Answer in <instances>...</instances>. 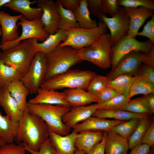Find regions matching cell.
Returning <instances> with one entry per match:
<instances>
[{"label": "cell", "instance_id": "7a4b0ae2", "mask_svg": "<svg viewBox=\"0 0 154 154\" xmlns=\"http://www.w3.org/2000/svg\"><path fill=\"white\" fill-rule=\"evenodd\" d=\"M96 75L95 72L90 70L70 69L45 80L40 88L48 90L68 88L86 90Z\"/></svg>", "mask_w": 154, "mask_h": 154}, {"label": "cell", "instance_id": "ab89813d", "mask_svg": "<svg viewBox=\"0 0 154 154\" xmlns=\"http://www.w3.org/2000/svg\"><path fill=\"white\" fill-rule=\"evenodd\" d=\"M21 144L24 147L26 151L31 154H57L49 138L42 145L38 151L31 150L24 143H22Z\"/></svg>", "mask_w": 154, "mask_h": 154}, {"label": "cell", "instance_id": "e575fe53", "mask_svg": "<svg viewBox=\"0 0 154 154\" xmlns=\"http://www.w3.org/2000/svg\"><path fill=\"white\" fill-rule=\"evenodd\" d=\"M150 124L148 117L141 119L137 126L128 139L129 149H131L140 143L147 130Z\"/></svg>", "mask_w": 154, "mask_h": 154}, {"label": "cell", "instance_id": "f35d334b", "mask_svg": "<svg viewBox=\"0 0 154 154\" xmlns=\"http://www.w3.org/2000/svg\"><path fill=\"white\" fill-rule=\"evenodd\" d=\"M119 6L123 7L137 8L143 7L154 10V1L153 0H117Z\"/></svg>", "mask_w": 154, "mask_h": 154}, {"label": "cell", "instance_id": "d6a6232c", "mask_svg": "<svg viewBox=\"0 0 154 154\" xmlns=\"http://www.w3.org/2000/svg\"><path fill=\"white\" fill-rule=\"evenodd\" d=\"M130 88L128 97L130 99L133 96L139 94L144 95L154 93V85L138 75Z\"/></svg>", "mask_w": 154, "mask_h": 154}, {"label": "cell", "instance_id": "1f68e13d", "mask_svg": "<svg viewBox=\"0 0 154 154\" xmlns=\"http://www.w3.org/2000/svg\"><path fill=\"white\" fill-rule=\"evenodd\" d=\"M23 75L5 64L0 59V90L7 89L10 83L15 80H21Z\"/></svg>", "mask_w": 154, "mask_h": 154}, {"label": "cell", "instance_id": "f546056e", "mask_svg": "<svg viewBox=\"0 0 154 154\" xmlns=\"http://www.w3.org/2000/svg\"><path fill=\"white\" fill-rule=\"evenodd\" d=\"M136 78L135 75L132 76L129 74L121 75L113 80H109L107 86L113 88L119 94L128 97L130 88Z\"/></svg>", "mask_w": 154, "mask_h": 154}, {"label": "cell", "instance_id": "7402d4cb", "mask_svg": "<svg viewBox=\"0 0 154 154\" xmlns=\"http://www.w3.org/2000/svg\"><path fill=\"white\" fill-rule=\"evenodd\" d=\"M129 149L127 139L111 130L106 131L105 154H123Z\"/></svg>", "mask_w": 154, "mask_h": 154}, {"label": "cell", "instance_id": "5bb4252c", "mask_svg": "<svg viewBox=\"0 0 154 154\" xmlns=\"http://www.w3.org/2000/svg\"><path fill=\"white\" fill-rule=\"evenodd\" d=\"M123 7L125 14L129 19L127 36L135 38L139 29L145 20L153 15L154 10L143 7L136 8Z\"/></svg>", "mask_w": 154, "mask_h": 154}, {"label": "cell", "instance_id": "4fadbf2b", "mask_svg": "<svg viewBox=\"0 0 154 154\" xmlns=\"http://www.w3.org/2000/svg\"><path fill=\"white\" fill-rule=\"evenodd\" d=\"M139 52H131L123 57L118 62L114 70L108 75L109 80H113L123 74L135 76L141 64Z\"/></svg>", "mask_w": 154, "mask_h": 154}, {"label": "cell", "instance_id": "ffe728a7", "mask_svg": "<svg viewBox=\"0 0 154 154\" xmlns=\"http://www.w3.org/2000/svg\"><path fill=\"white\" fill-rule=\"evenodd\" d=\"M37 95L30 99L28 102L32 104H44L52 105H60L70 107L65 99L64 92L55 90H48L40 88Z\"/></svg>", "mask_w": 154, "mask_h": 154}, {"label": "cell", "instance_id": "e0dca14e", "mask_svg": "<svg viewBox=\"0 0 154 154\" xmlns=\"http://www.w3.org/2000/svg\"><path fill=\"white\" fill-rule=\"evenodd\" d=\"M23 16L22 14L13 16L3 10L0 12V25L2 34L1 42L13 41L19 37L18 31L17 21Z\"/></svg>", "mask_w": 154, "mask_h": 154}, {"label": "cell", "instance_id": "277c9868", "mask_svg": "<svg viewBox=\"0 0 154 154\" xmlns=\"http://www.w3.org/2000/svg\"><path fill=\"white\" fill-rule=\"evenodd\" d=\"M45 55L47 69L44 81L67 71L83 61L78 54V50L68 46H58L53 51Z\"/></svg>", "mask_w": 154, "mask_h": 154}, {"label": "cell", "instance_id": "836d02e7", "mask_svg": "<svg viewBox=\"0 0 154 154\" xmlns=\"http://www.w3.org/2000/svg\"><path fill=\"white\" fill-rule=\"evenodd\" d=\"M141 119L135 118L123 121L112 127L111 131L128 139L137 126Z\"/></svg>", "mask_w": 154, "mask_h": 154}, {"label": "cell", "instance_id": "3957f363", "mask_svg": "<svg viewBox=\"0 0 154 154\" xmlns=\"http://www.w3.org/2000/svg\"><path fill=\"white\" fill-rule=\"evenodd\" d=\"M27 108L29 112L38 116L45 122L50 131L62 135L69 134L71 128L64 123L62 117L70 110V107L28 102Z\"/></svg>", "mask_w": 154, "mask_h": 154}, {"label": "cell", "instance_id": "6f0895ef", "mask_svg": "<svg viewBox=\"0 0 154 154\" xmlns=\"http://www.w3.org/2000/svg\"><path fill=\"white\" fill-rule=\"evenodd\" d=\"M148 154H154L153 149H150V151Z\"/></svg>", "mask_w": 154, "mask_h": 154}, {"label": "cell", "instance_id": "9f6ffc18", "mask_svg": "<svg viewBox=\"0 0 154 154\" xmlns=\"http://www.w3.org/2000/svg\"><path fill=\"white\" fill-rule=\"evenodd\" d=\"M74 154H86V153L83 151L76 149Z\"/></svg>", "mask_w": 154, "mask_h": 154}, {"label": "cell", "instance_id": "681fc988", "mask_svg": "<svg viewBox=\"0 0 154 154\" xmlns=\"http://www.w3.org/2000/svg\"><path fill=\"white\" fill-rule=\"evenodd\" d=\"M58 1L64 8L73 12L79 6L80 0H58Z\"/></svg>", "mask_w": 154, "mask_h": 154}, {"label": "cell", "instance_id": "db71d44e", "mask_svg": "<svg viewBox=\"0 0 154 154\" xmlns=\"http://www.w3.org/2000/svg\"><path fill=\"white\" fill-rule=\"evenodd\" d=\"M7 143V142L6 140L0 136V148Z\"/></svg>", "mask_w": 154, "mask_h": 154}, {"label": "cell", "instance_id": "484cf974", "mask_svg": "<svg viewBox=\"0 0 154 154\" xmlns=\"http://www.w3.org/2000/svg\"><path fill=\"white\" fill-rule=\"evenodd\" d=\"M67 33L66 30L58 29L54 34H50L44 41L38 42L36 38L33 39L37 51L42 52L45 54L53 51L61 41L66 39Z\"/></svg>", "mask_w": 154, "mask_h": 154}, {"label": "cell", "instance_id": "cb8c5ba5", "mask_svg": "<svg viewBox=\"0 0 154 154\" xmlns=\"http://www.w3.org/2000/svg\"><path fill=\"white\" fill-rule=\"evenodd\" d=\"M7 89L16 101L19 109L23 112L27 111V98L30 92L23 82L20 79L14 80L9 84Z\"/></svg>", "mask_w": 154, "mask_h": 154}, {"label": "cell", "instance_id": "6da1fadb", "mask_svg": "<svg viewBox=\"0 0 154 154\" xmlns=\"http://www.w3.org/2000/svg\"><path fill=\"white\" fill-rule=\"evenodd\" d=\"M19 122L17 141H22L31 150L38 151L49 138L50 131L47 124L41 118L28 110L23 112Z\"/></svg>", "mask_w": 154, "mask_h": 154}, {"label": "cell", "instance_id": "f907efd6", "mask_svg": "<svg viewBox=\"0 0 154 154\" xmlns=\"http://www.w3.org/2000/svg\"><path fill=\"white\" fill-rule=\"evenodd\" d=\"M106 134V131H104L102 140L95 145L88 153L86 154H105L104 147Z\"/></svg>", "mask_w": 154, "mask_h": 154}, {"label": "cell", "instance_id": "8fae6325", "mask_svg": "<svg viewBox=\"0 0 154 154\" xmlns=\"http://www.w3.org/2000/svg\"><path fill=\"white\" fill-rule=\"evenodd\" d=\"M102 21L105 23L110 30L112 47L115 45L122 37L127 36L129 19L125 14L123 7H120L118 12L111 18L104 16Z\"/></svg>", "mask_w": 154, "mask_h": 154}, {"label": "cell", "instance_id": "c3c4849f", "mask_svg": "<svg viewBox=\"0 0 154 154\" xmlns=\"http://www.w3.org/2000/svg\"><path fill=\"white\" fill-rule=\"evenodd\" d=\"M141 63L154 69V48L148 53H140Z\"/></svg>", "mask_w": 154, "mask_h": 154}, {"label": "cell", "instance_id": "680465c9", "mask_svg": "<svg viewBox=\"0 0 154 154\" xmlns=\"http://www.w3.org/2000/svg\"><path fill=\"white\" fill-rule=\"evenodd\" d=\"M2 30H1V27L0 26V36L2 35ZM1 52L0 51V55L1 54Z\"/></svg>", "mask_w": 154, "mask_h": 154}, {"label": "cell", "instance_id": "2e32d148", "mask_svg": "<svg viewBox=\"0 0 154 154\" xmlns=\"http://www.w3.org/2000/svg\"><path fill=\"white\" fill-rule=\"evenodd\" d=\"M99 108L98 103L88 106L72 107L62 117L64 123L72 128L80 122L84 121L92 116Z\"/></svg>", "mask_w": 154, "mask_h": 154}, {"label": "cell", "instance_id": "5b68a950", "mask_svg": "<svg viewBox=\"0 0 154 154\" xmlns=\"http://www.w3.org/2000/svg\"><path fill=\"white\" fill-rule=\"evenodd\" d=\"M34 38L23 40L17 46L3 51L0 59L6 65L24 75L37 52Z\"/></svg>", "mask_w": 154, "mask_h": 154}, {"label": "cell", "instance_id": "f5cc1de1", "mask_svg": "<svg viewBox=\"0 0 154 154\" xmlns=\"http://www.w3.org/2000/svg\"><path fill=\"white\" fill-rule=\"evenodd\" d=\"M149 108L152 114L154 113V93L144 95L142 97Z\"/></svg>", "mask_w": 154, "mask_h": 154}, {"label": "cell", "instance_id": "ac0fdd59", "mask_svg": "<svg viewBox=\"0 0 154 154\" xmlns=\"http://www.w3.org/2000/svg\"><path fill=\"white\" fill-rule=\"evenodd\" d=\"M78 133L73 131L62 135L50 131L49 138L57 154H74L76 149L75 140Z\"/></svg>", "mask_w": 154, "mask_h": 154}, {"label": "cell", "instance_id": "52a82bcc", "mask_svg": "<svg viewBox=\"0 0 154 154\" xmlns=\"http://www.w3.org/2000/svg\"><path fill=\"white\" fill-rule=\"evenodd\" d=\"M107 28L104 22L99 21L98 26L92 29H84L79 27L68 29L66 30V40L58 46L60 47L70 46L77 50L88 47L102 35L107 33Z\"/></svg>", "mask_w": 154, "mask_h": 154}, {"label": "cell", "instance_id": "4316f807", "mask_svg": "<svg viewBox=\"0 0 154 154\" xmlns=\"http://www.w3.org/2000/svg\"><path fill=\"white\" fill-rule=\"evenodd\" d=\"M19 122L14 121L0 112V136L4 138L7 143H13L17 135Z\"/></svg>", "mask_w": 154, "mask_h": 154}, {"label": "cell", "instance_id": "f6af8a7d", "mask_svg": "<svg viewBox=\"0 0 154 154\" xmlns=\"http://www.w3.org/2000/svg\"><path fill=\"white\" fill-rule=\"evenodd\" d=\"M137 75L154 85V69L144 65L137 71Z\"/></svg>", "mask_w": 154, "mask_h": 154}, {"label": "cell", "instance_id": "8992f818", "mask_svg": "<svg viewBox=\"0 0 154 154\" xmlns=\"http://www.w3.org/2000/svg\"><path fill=\"white\" fill-rule=\"evenodd\" d=\"M112 46L110 34L106 33L89 46L78 50V54L83 61L106 69L111 67L110 54Z\"/></svg>", "mask_w": 154, "mask_h": 154}, {"label": "cell", "instance_id": "8d00e7d4", "mask_svg": "<svg viewBox=\"0 0 154 154\" xmlns=\"http://www.w3.org/2000/svg\"><path fill=\"white\" fill-rule=\"evenodd\" d=\"M130 99L123 94H119L104 103L101 104L98 103V109L121 110Z\"/></svg>", "mask_w": 154, "mask_h": 154}, {"label": "cell", "instance_id": "91938a15", "mask_svg": "<svg viewBox=\"0 0 154 154\" xmlns=\"http://www.w3.org/2000/svg\"><path fill=\"white\" fill-rule=\"evenodd\" d=\"M123 154H128L127 153H123Z\"/></svg>", "mask_w": 154, "mask_h": 154}, {"label": "cell", "instance_id": "9a60e30c", "mask_svg": "<svg viewBox=\"0 0 154 154\" xmlns=\"http://www.w3.org/2000/svg\"><path fill=\"white\" fill-rule=\"evenodd\" d=\"M123 121L109 120L106 118L92 116L81 123L74 126L72 128L76 133L88 131H107Z\"/></svg>", "mask_w": 154, "mask_h": 154}, {"label": "cell", "instance_id": "ba28073f", "mask_svg": "<svg viewBox=\"0 0 154 154\" xmlns=\"http://www.w3.org/2000/svg\"><path fill=\"white\" fill-rule=\"evenodd\" d=\"M17 22L18 25L21 26L22 32L19 37L11 42H0V49L3 51L7 50L19 44L25 40L34 38L42 42L49 37L50 34L44 30L41 18L33 21L27 20L23 16Z\"/></svg>", "mask_w": 154, "mask_h": 154}, {"label": "cell", "instance_id": "30bf717a", "mask_svg": "<svg viewBox=\"0 0 154 154\" xmlns=\"http://www.w3.org/2000/svg\"><path fill=\"white\" fill-rule=\"evenodd\" d=\"M47 69L45 54L38 51L21 80L28 89L30 94H37L44 81Z\"/></svg>", "mask_w": 154, "mask_h": 154}, {"label": "cell", "instance_id": "816d5d0a", "mask_svg": "<svg viewBox=\"0 0 154 154\" xmlns=\"http://www.w3.org/2000/svg\"><path fill=\"white\" fill-rule=\"evenodd\" d=\"M151 147L147 144L140 143L131 149L129 154H148L150 151Z\"/></svg>", "mask_w": 154, "mask_h": 154}, {"label": "cell", "instance_id": "74e56055", "mask_svg": "<svg viewBox=\"0 0 154 154\" xmlns=\"http://www.w3.org/2000/svg\"><path fill=\"white\" fill-rule=\"evenodd\" d=\"M108 80L107 76L96 74L90 84L87 92L97 97L107 86Z\"/></svg>", "mask_w": 154, "mask_h": 154}, {"label": "cell", "instance_id": "d6986e66", "mask_svg": "<svg viewBox=\"0 0 154 154\" xmlns=\"http://www.w3.org/2000/svg\"><path fill=\"white\" fill-rule=\"evenodd\" d=\"M38 0H10L4 6L21 13L28 20L33 21L41 18L42 11L40 8L31 7V4L37 3Z\"/></svg>", "mask_w": 154, "mask_h": 154}, {"label": "cell", "instance_id": "7dc6e473", "mask_svg": "<svg viewBox=\"0 0 154 154\" xmlns=\"http://www.w3.org/2000/svg\"><path fill=\"white\" fill-rule=\"evenodd\" d=\"M141 143H144L153 147L154 144V122L151 123L147 130Z\"/></svg>", "mask_w": 154, "mask_h": 154}, {"label": "cell", "instance_id": "11a10c76", "mask_svg": "<svg viewBox=\"0 0 154 154\" xmlns=\"http://www.w3.org/2000/svg\"><path fill=\"white\" fill-rule=\"evenodd\" d=\"M10 0H0V8L2 6L4 5L9 2ZM1 11H0V12Z\"/></svg>", "mask_w": 154, "mask_h": 154}, {"label": "cell", "instance_id": "d590c367", "mask_svg": "<svg viewBox=\"0 0 154 154\" xmlns=\"http://www.w3.org/2000/svg\"><path fill=\"white\" fill-rule=\"evenodd\" d=\"M121 110L148 116L152 114L149 108L142 97L130 100Z\"/></svg>", "mask_w": 154, "mask_h": 154}, {"label": "cell", "instance_id": "f1b7e54d", "mask_svg": "<svg viewBox=\"0 0 154 154\" xmlns=\"http://www.w3.org/2000/svg\"><path fill=\"white\" fill-rule=\"evenodd\" d=\"M88 1L87 0H80L79 6L73 12L80 27L84 29H92L98 26L96 21L90 17Z\"/></svg>", "mask_w": 154, "mask_h": 154}, {"label": "cell", "instance_id": "bcb514c9", "mask_svg": "<svg viewBox=\"0 0 154 154\" xmlns=\"http://www.w3.org/2000/svg\"><path fill=\"white\" fill-rule=\"evenodd\" d=\"M115 90L109 87L106 86L104 89L97 96L98 103H104L114 96L119 94Z\"/></svg>", "mask_w": 154, "mask_h": 154}, {"label": "cell", "instance_id": "60d3db41", "mask_svg": "<svg viewBox=\"0 0 154 154\" xmlns=\"http://www.w3.org/2000/svg\"><path fill=\"white\" fill-rule=\"evenodd\" d=\"M103 14L106 15L109 14L112 17L114 16L119 11L120 7L117 0H102Z\"/></svg>", "mask_w": 154, "mask_h": 154}, {"label": "cell", "instance_id": "4dcf8cb0", "mask_svg": "<svg viewBox=\"0 0 154 154\" xmlns=\"http://www.w3.org/2000/svg\"><path fill=\"white\" fill-rule=\"evenodd\" d=\"M55 3L60 17L58 29L66 30L70 28L79 27L73 12L64 8L58 0Z\"/></svg>", "mask_w": 154, "mask_h": 154}, {"label": "cell", "instance_id": "ee69618b", "mask_svg": "<svg viewBox=\"0 0 154 154\" xmlns=\"http://www.w3.org/2000/svg\"><path fill=\"white\" fill-rule=\"evenodd\" d=\"M151 19L147 21L143 27V30L138 32L137 35L147 37L154 43V15L151 16Z\"/></svg>", "mask_w": 154, "mask_h": 154}, {"label": "cell", "instance_id": "603a6c76", "mask_svg": "<svg viewBox=\"0 0 154 154\" xmlns=\"http://www.w3.org/2000/svg\"><path fill=\"white\" fill-rule=\"evenodd\" d=\"M104 132L83 131L78 133L75 145L76 147L84 152L88 153L96 144L101 141Z\"/></svg>", "mask_w": 154, "mask_h": 154}, {"label": "cell", "instance_id": "9c48e42d", "mask_svg": "<svg viewBox=\"0 0 154 154\" xmlns=\"http://www.w3.org/2000/svg\"><path fill=\"white\" fill-rule=\"evenodd\" d=\"M154 48V44L149 40L141 42L135 38L127 36L122 37L112 47L110 58L112 68L110 72L114 70L120 59L127 54L132 51L148 53Z\"/></svg>", "mask_w": 154, "mask_h": 154}, {"label": "cell", "instance_id": "44dd1931", "mask_svg": "<svg viewBox=\"0 0 154 154\" xmlns=\"http://www.w3.org/2000/svg\"><path fill=\"white\" fill-rule=\"evenodd\" d=\"M63 92L65 99L70 107L85 106L94 102L98 103L97 97L81 89H68Z\"/></svg>", "mask_w": 154, "mask_h": 154}, {"label": "cell", "instance_id": "b9f144b4", "mask_svg": "<svg viewBox=\"0 0 154 154\" xmlns=\"http://www.w3.org/2000/svg\"><path fill=\"white\" fill-rule=\"evenodd\" d=\"M88 7L90 13L96 18H98L99 21H102L104 15L102 13V0H88Z\"/></svg>", "mask_w": 154, "mask_h": 154}, {"label": "cell", "instance_id": "83f0119b", "mask_svg": "<svg viewBox=\"0 0 154 154\" xmlns=\"http://www.w3.org/2000/svg\"><path fill=\"white\" fill-rule=\"evenodd\" d=\"M93 116L104 118H113L114 119L125 121L133 118L142 119L149 117L145 114L133 113L120 110H104L97 109L93 114Z\"/></svg>", "mask_w": 154, "mask_h": 154}, {"label": "cell", "instance_id": "7bdbcfd3", "mask_svg": "<svg viewBox=\"0 0 154 154\" xmlns=\"http://www.w3.org/2000/svg\"><path fill=\"white\" fill-rule=\"evenodd\" d=\"M26 151L21 144L7 143L0 148V154H25Z\"/></svg>", "mask_w": 154, "mask_h": 154}, {"label": "cell", "instance_id": "d4e9b609", "mask_svg": "<svg viewBox=\"0 0 154 154\" xmlns=\"http://www.w3.org/2000/svg\"><path fill=\"white\" fill-rule=\"evenodd\" d=\"M0 106L10 118L19 121L23 112L19 109L16 101L7 89L0 90Z\"/></svg>", "mask_w": 154, "mask_h": 154}, {"label": "cell", "instance_id": "7c38bea8", "mask_svg": "<svg viewBox=\"0 0 154 154\" xmlns=\"http://www.w3.org/2000/svg\"><path fill=\"white\" fill-rule=\"evenodd\" d=\"M37 3V7L42 11L41 19L44 30L50 34H54L58 30L60 21L55 2L53 0H39Z\"/></svg>", "mask_w": 154, "mask_h": 154}]
</instances>
